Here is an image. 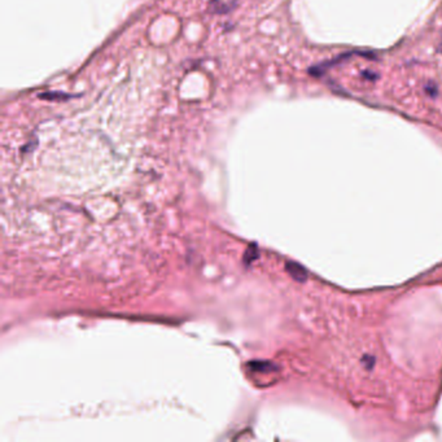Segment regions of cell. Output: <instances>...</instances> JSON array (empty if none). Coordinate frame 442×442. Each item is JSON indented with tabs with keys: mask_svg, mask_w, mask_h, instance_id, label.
Returning <instances> with one entry per match:
<instances>
[{
	"mask_svg": "<svg viewBox=\"0 0 442 442\" xmlns=\"http://www.w3.org/2000/svg\"><path fill=\"white\" fill-rule=\"evenodd\" d=\"M39 98L47 99V100H56V99L64 100V99H68V98H70V96H69V95H65V94H59V92H52V94H40L39 95Z\"/></svg>",
	"mask_w": 442,
	"mask_h": 442,
	"instance_id": "1",
	"label": "cell"
}]
</instances>
